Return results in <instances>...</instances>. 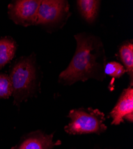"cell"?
<instances>
[{
    "mask_svg": "<svg viewBox=\"0 0 133 149\" xmlns=\"http://www.w3.org/2000/svg\"><path fill=\"white\" fill-rule=\"evenodd\" d=\"M41 1L18 0L8 6L9 18L16 24L22 26L36 25L38 10Z\"/></svg>",
    "mask_w": 133,
    "mask_h": 149,
    "instance_id": "obj_5",
    "label": "cell"
},
{
    "mask_svg": "<svg viewBox=\"0 0 133 149\" xmlns=\"http://www.w3.org/2000/svg\"><path fill=\"white\" fill-rule=\"evenodd\" d=\"M119 53L120 58L125 66L126 72L130 77V84L132 86L133 77V44L132 41H128L120 45Z\"/></svg>",
    "mask_w": 133,
    "mask_h": 149,
    "instance_id": "obj_10",
    "label": "cell"
},
{
    "mask_svg": "<svg viewBox=\"0 0 133 149\" xmlns=\"http://www.w3.org/2000/svg\"><path fill=\"white\" fill-rule=\"evenodd\" d=\"M60 144V141H53V134L47 135L38 131L29 134L16 149H52Z\"/></svg>",
    "mask_w": 133,
    "mask_h": 149,
    "instance_id": "obj_7",
    "label": "cell"
},
{
    "mask_svg": "<svg viewBox=\"0 0 133 149\" xmlns=\"http://www.w3.org/2000/svg\"><path fill=\"white\" fill-rule=\"evenodd\" d=\"M77 49L68 67L58 77L59 82L72 85L89 79L103 81L106 55L103 44L99 37L87 33L74 36Z\"/></svg>",
    "mask_w": 133,
    "mask_h": 149,
    "instance_id": "obj_1",
    "label": "cell"
},
{
    "mask_svg": "<svg viewBox=\"0 0 133 149\" xmlns=\"http://www.w3.org/2000/svg\"><path fill=\"white\" fill-rule=\"evenodd\" d=\"M10 78L15 104H19L32 96L37 85L35 58L32 56L19 58L11 68Z\"/></svg>",
    "mask_w": 133,
    "mask_h": 149,
    "instance_id": "obj_2",
    "label": "cell"
},
{
    "mask_svg": "<svg viewBox=\"0 0 133 149\" xmlns=\"http://www.w3.org/2000/svg\"><path fill=\"white\" fill-rule=\"evenodd\" d=\"M133 112V88L132 86L125 89L111 111V116L113 119L112 125H118L124 122V117Z\"/></svg>",
    "mask_w": 133,
    "mask_h": 149,
    "instance_id": "obj_6",
    "label": "cell"
},
{
    "mask_svg": "<svg viewBox=\"0 0 133 149\" xmlns=\"http://www.w3.org/2000/svg\"><path fill=\"white\" fill-rule=\"evenodd\" d=\"M13 94L10 76L0 73V98H8Z\"/></svg>",
    "mask_w": 133,
    "mask_h": 149,
    "instance_id": "obj_12",
    "label": "cell"
},
{
    "mask_svg": "<svg viewBox=\"0 0 133 149\" xmlns=\"http://www.w3.org/2000/svg\"><path fill=\"white\" fill-rule=\"evenodd\" d=\"M68 117L70 122L65 127V131L69 134H100L107 130L104 123L105 115L99 109L91 107L73 109L70 111Z\"/></svg>",
    "mask_w": 133,
    "mask_h": 149,
    "instance_id": "obj_3",
    "label": "cell"
},
{
    "mask_svg": "<svg viewBox=\"0 0 133 149\" xmlns=\"http://www.w3.org/2000/svg\"><path fill=\"white\" fill-rule=\"evenodd\" d=\"M16 48L15 41L10 37L0 38V69L14 58Z\"/></svg>",
    "mask_w": 133,
    "mask_h": 149,
    "instance_id": "obj_9",
    "label": "cell"
},
{
    "mask_svg": "<svg viewBox=\"0 0 133 149\" xmlns=\"http://www.w3.org/2000/svg\"><path fill=\"white\" fill-rule=\"evenodd\" d=\"M68 1L64 0H43L41 1L36 25L53 28L63 26L70 13Z\"/></svg>",
    "mask_w": 133,
    "mask_h": 149,
    "instance_id": "obj_4",
    "label": "cell"
},
{
    "mask_svg": "<svg viewBox=\"0 0 133 149\" xmlns=\"http://www.w3.org/2000/svg\"><path fill=\"white\" fill-rule=\"evenodd\" d=\"M104 72L105 74L115 78H119L126 72V70L124 66L118 62L111 61L105 65Z\"/></svg>",
    "mask_w": 133,
    "mask_h": 149,
    "instance_id": "obj_11",
    "label": "cell"
},
{
    "mask_svg": "<svg viewBox=\"0 0 133 149\" xmlns=\"http://www.w3.org/2000/svg\"><path fill=\"white\" fill-rule=\"evenodd\" d=\"M100 1L78 0V8L81 16L89 23H93L98 16Z\"/></svg>",
    "mask_w": 133,
    "mask_h": 149,
    "instance_id": "obj_8",
    "label": "cell"
},
{
    "mask_svg": "<svg viewBox=\"0 0 133 149\" xmlns=\"http://www.w3.org/2000/svg\"><path fill=\"white\" fill-rule=\"evenodd\" d=\"M123 119H126V120H128V122H132V121H133V112L126 115L124 117Z\"/></svg>",
    "mask_w": 133,
    "mask_h": 149,
    "instance_id": "obj_13",
    "label": "cell"
}]
</instances>
